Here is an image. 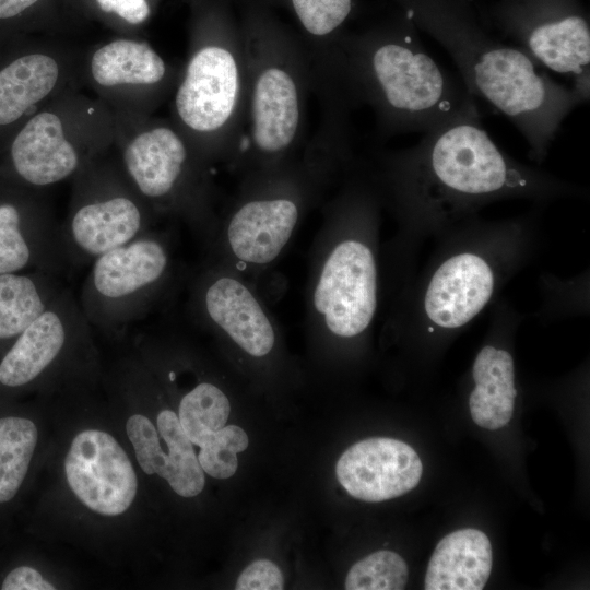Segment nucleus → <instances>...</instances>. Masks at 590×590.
I'll return each instance as SVG.
<instances>
[{
  "label": "nucleus",
  "mask_w": 590,
  "mask_h": 590,
  "mask_svg": "<svg viewBox=\"0 0 590 590\" xmlns=\"http://www.w3.org/2000/svg\"><path fill=\"white\" fill-rule=\"evenodd\" d=\"M73 586V577L48 559L15 565L0 581L2 590H59Z\"/></svg>",
  "instance_id": "nucleus-27"
},
{
  "label": "nucleus",
  "mask_w": 590,
  "mask_h": 590,
  "mask_svg": "<svg viewBox=\"0 0 590 590\" xmlns=\"http://www.w3.org/2000/svg\"><path fill=\"white\" fill-rule=\"evenodd\" d=\"M58 275L0 274V341L15 339L39 316L64 287Z\"/></svg>",
  "instance_id": "nucleus-21"
},
{
  "label": "nucleus",
  "mask_w": 590,
  "mask_h": 590,
  "mask_svg": "<svg viewBox=\"0 0 590 590\" xmlns=\"http://www.w3.org/2000/svg\"><path fill=\"white\" fill-rule=\"evenodd\" d=\"M409 578L405 560L391 551H377L355 563L345 578L347 590H401Z\"/></svg>",
  "instance_id": "nucleus-25"
},
{
  "label": "nucleus",
  "mask_w": 590,
  "mask_h": 590,
  "mask_svg": "<svg viewBox=\"0 0 590 590\" xmlns=\"http://www.w3.org/2000/svg\"><path fill=\"white\" fill-rule=\"evenodd\" d=\"M376 201L355 191L328 237L310 292L312 321L341 341L365 337L379 306Z\"/></svg>",
  "instance_id": "nucleus-4"
},
{
  "label": "nucleus",
  "mask_w": 590,
  "mask_h": 590,
  "mask_svg": "<svg viewBox=\"0 0 590 590\" xmlns=\"http://www.w3.org/2000/svg\"><path fill=\"white\" fill-rule=\"evenodd\" d=\"M517 312L505 298L499 297L493 304L489 339L477 352L471 368L470 413L476 425L491 430L507 425L514 414L518 394L515 361L500 342Z\"/></svg>",
  "instance_id": "nucleus-12"
},
{
  "label": "nucleus",
  "mask_w": 590,
  "mask_h": 590,
  "mask_svg": "<svg viewBox=\"0 0 590 590\" xmlns=\"http://www.w3.org/2000/svg\"><path fill=\"white\" fill-rule=\"evenodd\" d=\"M540 281L544 302L538 316L543 321L588 312V271L569 280L547 274L541 276Z\"/></svg>",
  "instance_id": "nucleus-26"
},
{
  "label": "nucleus",
  "mask_w": 590,
  "mask_h": 590,
  "mask_svg": "<svg viewBox=\"0 0 590 590\" xmlns=\"http://www.w3.org/2000/svg\"><path fill=\"white\" fill-rule=\"evenodd\" d=\"M196 319L224 334L253 357L270 354L276 342L274 321L255 292L225 264L205 267L191 294Z\"/></svg>",
  "instance_id": "nucleus-8"
},
{
  "label": "nucleus",
  "mask_w": 590,
  "mask_h": 590,
  "mask_svg": "<svg viewBox=\"0 0 590 590\" xmlns=\"http://www.w3.org/2000/svg\"><path fill=\"white\" fill-rule=\"evenodd\" d=\"M38 0H0V19H9L23 12Z\"/></svg>",
  "instance_id": "nucleus-32"
},
{
  "label": "nucleus",
  "mask_w": 590,
  "mask_h": 590,
  "mask_svg": "<svg viewBox=\"0 0 590 590\" xmlns=\"http://www.w3.org/2000/svg\"><path fill=\"white\" fill-rule=\"evenodd\" d=\"M299 219L297 204L287 198L251 200L227 221L220 241L225 253L247 268L273 262L290 243Z\"/></svg>",
  "instance_id": "nucleus-15"
},
{
  "label": "nucleus",
  "mask_w": 590,
  "mask_h": 590,
  "mask_svg": "<svg viewBox=\"0 0 590 590\" xmlns=\"http://www.w3.org/2000/svg\"><path fill=\"white\" fill-rule=\"evenodd\" d=\"M542 208L502 220L477 214L435 237L421 270L399 286L386 323L418 346L446 342L465 329L536 255Z\"/></svg>",
  "instance_id": "nucleus-3"
},
{
  "label": "nucleus",
  "mask_w": 590,
  "mask_h": 590,
  "mask_svg": "<svg viewBox=\"0 0 590 590\" xmlns=\"http://www.w3.org/2000/svg\"><path fill=\"white\" fill-rule=\"evenodd\" d=\"M104 12H114L131 24L146 20L150 8L145 0H96Z\"/></svg>",
  "instance_id": "nucleus-31"
},
{
  "label": "nucleus",
  "mask_w": 590,
  "mask_h": 590,
  "mask_svg": "<svg viewBox=\"0 0 590 590\" xmlns=\"http://www.w3.org/2000/svg\"><path fill=\"white\" fill-rule=\"evenodd\" d=\"M150 223L144 206L127 192L82 193L60 225L69 266L91 263L149 232Z\"/></svg>",
  "instance_id": "nucleus-10"
},
{
  "label": "nucleus",
  "mask_w": 590,
  "mask_h": 590,
  "mask_svg": "<svg viewBox=\"0 0 590 590\" xmlns=\"http://www.w3.org/2000/svg\"><path fill=\"white\" fill-rule=\"evenodd\" d=\"M248 444L249 438L241 427L226 425L225 434L214 446L197 453L199 464L213 479H228L237 470V453L246 450Z\"/></svg>",
  "instance_id": "nucleus-28"
},
{
  "label": "nucleus",
  "mask_w": 590,
  "mask_h": 590,
  "mask_svg": "<svg viewBox=\"0 0 590 590\" xmlns=\"http://www.w3.org/2000/svg\"><path fill=\"white\" fill-rule=\"evenodd\" d=\"M253 139L263 152L276 153L293 141L299 120L297 90L280 68H269L258 78L252 97Z\"/></svg>",
  "instance_id": "nucleus-20"
},
{
  "label": "nucleus",
  "mask_w": 590,
  "mask_h": 590,
  "mask_svg": "<svg viewBox=\"0 0 590 590\" xmlns=\"http://www.w3.org/2000/svg\"><path fill=\"white\" fill-rule=\"evenodd\" d=\"M28 267L58 276L70 267L60 226L42 213L26 221L15 204L0 203V274Z\"/></svg>",
  "instance_id": "nucleus-16"
},
{
  "label": "nucleus",
  "mask_w": 590,
  "mask_h": 590,
  "mask_svg": "<svg viewBox=\"0 0 590 590\" xmlns=\"http://www.w3.org/2000/svg\"><path fill=\"white\" fill-rule=\"evenodd\" d=\"M510 20L508 30L538 64L568 76L582 103L590 95V28L588 20L568 8L531 10Z\"/></svg>",
  "instance_id": "nucleus-9"
},
{
  "label": "nucleus",
  "mask_w": 590,
  "mask_h": 590,
  "mask_svg": "<svg viewBox=\"0 0 590 590\" xmlns=\"http://www.w3.org/2000/svg\"><path fill=\"white\" fill-rule=\"evenodd\" d=\"M423 465L408 444L386 437L368 438L347 448L339 458V483L354 498L382 502L416 487Z\"/></svg>",
  "instance_id": "nucleus-11"
},
{
  "label": "nucleus",
  "mask_w": 590,
  "mask_h": 590,
  "mask_svg": "<svg viewBox=\"0 0 590 590\" xmlns=\"http://www.w3.org/2000/svg\"><path fill=\"white\" fill-rule=\"evenodd\" d=\"M11 157L19 176L37 187L62 181L80 166L79 153L64 137L60 118L49 111L25 125L12 143Z\"/></svg>",
  "instance_id": "nucleus-17"
},
{
  "label": "nucleus",
  "mask_w": 590,
  "mask_h": 590,
  "mask_svg": "<svg viewBox=\"0 0 590 590\" xmlns=\"http://www.w3.org/2000/svg\"><path fill=\"white\" fill-rule=\"evenodd\" d=\"M384 180L398 222L390 251L398 286L415 271L428 238L494 202L522 199L545 206L588 196L586 188L504 152L483 128L479 109L425 132L391 157Z\"/></svg>",
  "instance_id": "nucleus-2"
},
{
  "label": "nucleus",
  "mask_w": 590,
  "mask_h": 590,
  "mask_svg": "<svg viewBox=\"0 0 590 590\" xmlns=\"http://www.w3.org/2000/svg\"><path fill=\"white\" fill-rule=\"evenodd\" d=\"M492 545L476 529L449 533L437 544L425 575L426 590H481L492 570Z\"/></svg>",
  "instance_id": "nucleus-19"
},
{
  "label": "nucleus",
  "mask_w": 590,
  "mask_h": 590,
  "mask_svg": "<svg viewBox=\"0 0 590 590\" xmlns=\"http://www.w3.org/2000/svg\"><path fill=\"white\" fill-rule=\"evenodd\" d=\"M238 69L222 47L199 50L190 60L176 95L180 119L199 132L221 128L231 117L238 93Z\"/></svg>",
  "instance_id": "nucleus-14"
},
{
  "label": "nucleus",
  "mask_w": 590,
  "mask_h": 590,
  "mask_svg": "<svg viewBox=\"0 0 590 590\" xmlns=\"http://www.w3.org/2000/svg\"><path fill=\"white\" fill-rule=\"evenodd\" d=\"M363 48L371 95L394 128L425 133L479 109L463 81L442 68L411 32Z\"/></svg>",
  "instance_id": "nucleus-5"
},
{
  "label": "nucleus",
  "mask_w": 590,
  "mask_h": 590,
  "mask_svg": "<svg viewBox=\"0 0 590 590\" xmlns=\"http://www.w3.org/2000/svg\"><path fill=\"white\" fill-rule=\"evenodd\" d=\"M123 162L142 197L165 201L173 197L182 180L187 150L173 130L158 127L134 138L123 152Z\"/></svg>",
  "instance_id": "nucleus-18"
},
{
  "label": "nucleus",
  "mask_w": 590,
  "mask_h": 590,
  "mask_svg": "<svg viewBox=\"0 0 590 590\" xmlns=\"http://www.w3.org/2000/svg\"><path fill=\"white\" fill-rule=\"evenodd\" d=\"M59 75L57 62L43 54L17 58L0 71V125L17 120L46 97Z\"/></svg>",
  "instance_id": "nucleus-22"
},
{
  "label": "nucleus",
  "mask_w": 590,
  "mask_h": 590,
  "mask_svg": "<svg viewBox=\"0 0 590 590\" xmlns=\"http://www.w3.org/2000/svg\"><path fill=\"white\" fill-rule=\"evenodd\" d=\"M52 429L46 396L30 409L0 414V509L12 507L35 483Z\"/></svg>",
  "instance_id": "nucleus-13"
},
{
  "label": "nucleus",
  "mask_w": 590,
  "mask_h": 590,
  "mask_svg": "<svg viewBox=\"0 0 590 590\" xmlns=\"http://www.w3.org/2000/svg\"><path fill=\"white\" fill-rule=\"evenodd\" d=\"M284 578L280 568L269 559H258L248 565L239 575L236 590H281Z\"/></svg>",
  "instance_id": "nucleus-30"
},
{
  "label": "nucleus",
  "mask_w": 590,
  "mask_h": 590,
  "mask_svg": "<svg viewBox=\"0 0 590 590\" xmlns=\"http://www.w3.org/2000/svg\"><path fill=\"white\" fill-rule=\"evenodd\" d=\"M101 381L47 396L52 429L33 485L31 527L42 540L138 574L149 547L152 499Z\"/></svg>",
  "instance_id": "nucleus-1"
},
{
  "label": "nucleus",
  "mask_w": 590,
  "mask_h": 590,
  "mask_svg": "<svg viewBox=\"0 0 590 590\" xmlns=\"http://www.w3.org/2000/svg\"><path fill=\"white\" fill-rule=\"evenodd\" d=\"M91 70L94 80L106 87L154 84L163 79L165 63L146 43L118 39L94 52Z\"/></svg>",
  "instance_id": "nucleus-23"
},
{
  "label": "nucleus",
  "mask_w": 590,
  "mask_h": 590,
  "mask_svg": "<svg viewBox=\"0 0 590 590\" xmlns=\"http://www.w3.org/2000/svg\"><path fill=\"white\" fill-rule=\"evenodd\" d=\"M304 27L312 35L324 36L349 16L352 0H292Z\"/></svg>",
  "instance_id": "nucleus-29"
},
{
  "label": "nucleus",
  "mask_w": 590,
  "mask_h": 590,
  "mask_svg": "<svg viewBox=\"0 0 590 590\" xmlns=\"http://www.w3.org/2000/svg\"><path fill=\"white\" fill-rule=\"evenodd\" d=\"M103 369L93 329L64 286L0 357V388L49 396L99 380Z\"/></svg>",
  "instance_id": "nucleus-6"
},
{
  "label": "nucleus",
  "mask_w": 590,
  "mask_h": 590,
  "mask_svg": "<svg viewBox=\"0 0 590 590\" xmlns=\"http://www.w3.org/2000/svg\"><path fill=\"white\" fill-rule=\"evenodd\" d=\"M175 412L194 450L198 447L200 451L221 437L229 417L231 402L219 386L198 379L180 392Z\"/></svg>",
  "instance_id": "nucleus-24"
},
{
  "label": "nucleus",
  "mask_w": 590,
  "mask_h": 590,
  "mask_svg": "<svg viewBox=\"0 0 590 590\" xmlns=\"http://www.w3.org/2000/svg\"><path fill=\"white\" fill-rule=\"evenodd\" d=\"M91 263L79 305L92 329L116 342L162 297L174 273L167 238L151 231Z\"/></svg>",
  "instance_id": "nucleus-7"
}]
</instances>
